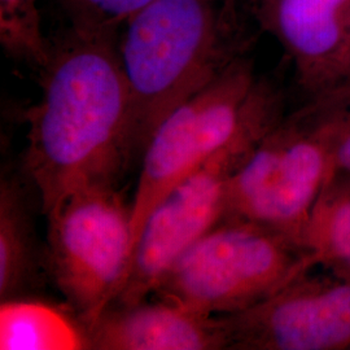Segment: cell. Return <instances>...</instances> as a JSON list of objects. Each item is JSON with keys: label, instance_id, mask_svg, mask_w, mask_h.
Wrapping results in <instances>:
<instances>
[{"label": "cell", "instance_id": "cell-15", "mask_svg": "<svg viewBox=\"0 0 350 350\" xmlns=\"http://www.w3.org/2000/svg\"><path fill=\"white\" fill-rule=\"evenodd\" d=\"M72 27L117 36L120 27L154 0H60Z\"/></svg>", "mask_w": 350, "mask_h": 350}, {"label": "cell", "instance_id": "cell-16", "mask_svg": "<svg viewBox=\"0 0 350 350\" xmlns=\"http://www.w3.org/2000/svg\"><path fill=\"white\" fill-rule=\"evenodd\" d=\"M305 112L323 122L329 139V170L322 193H350V103L325 112Z\"/></svg>", "mask_w": 350, "mask_h": 350}, {"label": "cell", "instance_id": "cell-18", "mask_svg": "<svg viewBox=\"0 0 350 350\" xmlns=\"http://www.w3.org/2000/svg\"><path fill=\"white\" fill-rule=\"evenodd\" d=\"M350 75V37L349 42H348V44H347V49L344 51V55H342V57H341V62H340V65H338V75H336V79H335V83L332 85V88L334 86H336L338 83H340L341 81H344L345 78H348ZM328 88V90H329ZM323 94V92H322Z\"/></svg>", "mask_w": 350, "mask_h": 350}, {"label": "cell", "instance_id": "cell-5", "mask_svg": "<svg viewBox=\"0 0 350 350\" xmlns=\"http://www.w3.org/2000/svg\"><path fill=\"white\" fill-rule=\"evenodd\" d=\"M51 275L83 329L117 300L133 254V215L117 187L82 189L46 215Z\"/></svg>", "mask_w": 350, "mask_h": 350}, {"label": "cell", "instance_id": "cell-11", "mask_svg": "<svg viewBox=\"0 0 350 350\" xmlns=\"http://www.w3.org/2000/svg\"><path fill=\"white\" fill-rule=\"evenodd\" d=\"M39 275L37 239L25 192L14 179L0 186V299L25 297Z\"/></svg>", "mask_w": 350, "mask_h": 350}, {"label": "cell", "instance_id": "cell-8", "mask_svg": "<svg viewBox=\"0 0 350 350\" xmlns=\"http://www.w3.org/2000/svg\"><path fill=\"white\" fill-rule=\"evenodd\" d=\"M221 317L228 349L350 350V275L310 271L267 300Z\"/></svg>", "mask_w": 350, "mask_h": 350}, {"label": "cell", "instance_id": "cell-7", "mask_svg": "<svg viewBox=\"0 0 350 350\" xmlns=\"http://www.w3.org/2000/svg\"><path fill=\"white\" fill-rule=\"evenodd\" d=\"M266 135L234 142L163 195L140 227L125 284L113 305L147 300L175 260L225 219L228 179Z\"/></svg>", "mask_w": 350, "mask_h": 350}, {"label": "cell", "instance_id": "cell-1", "mask_svg": "<svg viewBox=\"0 0 350 350\" xmlns=\"http://www.w3.org/2000/svg\"><path fill=\"white\" fill-rule=\"evenodd\" d=\"M118 36L70 26L51 43L31 107L25 170L44 215L72 193L117 187L135 153V113Z\"/></svg>", "mask_w": 350, "mask_h": 350}, {"label": "cell", "instance_id": "cell-2", "mask_svg": "<svg viewBox=\"0 0 350 350\" xmlns=\"http://www.w3.org/2000/svg\"><path fill=\"white\" fill-rule=\"evenodd\" d=\"M118 53L142 154L163 118L232 63L226 0H154L124 25Z\"/></svg>", "mask_w": 350, "mask_h": 350}, {"label": "cell", "instance_id": "cell-9", "mask_svg": "<svg viewBox=\"0 0 350 350\" xmlns=\"http://www.w3.org/2000/svg\"><path fill=\"white\" fill-rule=\"evenodd\" d=\"M263 25L292 59L310 99L332 88L350 37V0H258Z\"/></svg>", "mask_w": 350, "mask_h": 350}, {"label": "cell", "instance_id": "cell-13", "mask_svg": "<svg viewBox=\"0 0 350 350\" xmlns=\"http://www.w3.org/2000/svg\"><path fill=\"white\" fill-rule=\"evenodd\" d=\"M304 243L317 265L350 275V193H321Z\"/></svg>", "mask_w": 350, "mask_h": 350}, {"label": "cell", "instance_id": "cell-4", "mask_svg": "<svg viewBox=\"0 0 350 350\" xmlns=\"http://www.w3.org/2000/svg\"><path fill=\"white\" fill-rule=\"evenodd\" d=\"M315 266L309 248L287 234L226 219L175 260L153 293L208 315H230L267 300Z\"/></svg>", "mask_w": 350, "mask_h": 350}, {"label": "cell", "instance_id": "cell-17", "mask_svg": "<svg viewBox=\"0 0 350 350\" xmlns=\"http://www.w3.org/2000/svg\"><path fill=\"white\" fill-rule=\"evenodd\" d=\"M350 103V75L341 81L336 86L315 96L304 107L306 111L313 113L325 112L335 109Z\"/></svg>", "mask_w": 350, "mask_h": 350}, {"label": "cell", "instance_id": "cell-14", "mask_svg": "<svg viewBox=\"0 0 350 350\" xmlns=\"http://www.w3.org/2000/svg\"><path fill=\"white\" fill-rule=\"evenodd\" d=\"M38 0H0V43L13 59L44 66L51 42L42 31Z\"/></svg>", "mask_w": 350, "mask_h": 350}, {"label": "cell", "instance_id": "cell-12", "mask_svg": "<svg viewBox=\"0 0 350 350\" xmlns=\"http://www.w3.org/2000/svg\"><path fill=\"white\" fill-rule=\"evenodd\" d=\"M0 349H88L86 334L78 321L42 301L26 297L1 301Z\"/></svg>", "mask_w": 350, "mask_h": 350}, {"label": "cell", "instance_id": "cell-10", "mask_svg": "<svg viewBox=\"0 0 350 350\" xmlns=\"http://www.w3.org/2000/svg\"><path fill=\"white\" fill-rule=\"evenodd\" d=\"M85 334L88 349H228L221 315H208L163 299L112 305Z\"/></svg>", "mask_w": 350, "mask_h": 350}, {"label": "cell", "instance_id": "cell-6", "mask_svg": "<svg viewBox=\"0 0 350 350\" xmlns=\"http://www.w3.org/2000/svg\"><path fill=\"white\" fill-rule=\"evenodd\" d=\"M328 170L323 122L302 109L284 117L228 179L224 221L257 222L304 243Z\"/></svg>", "mask_w": 350, "mask_h": 350}, {"label": "cell", "instance_id": "cell-3", "mask_svg": "<svg viewBox=\"0 0 350 350\" xmlns=\"http://www.w3.org/2000/svg\"><path fill=\"white\" fill-rule=\"evenodd\" d=\"M283 118L282 95L240 56L175 107L142 152L131 201L133 250L146 218L175 183L239 139L269 134Z\"/></svg>", "mask_w": 350, "mask_h": 350}]
</instances>
